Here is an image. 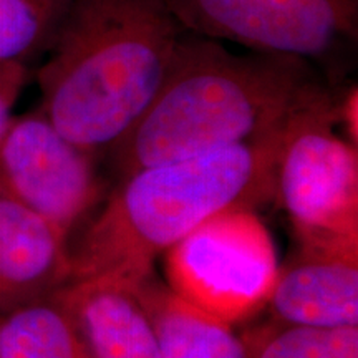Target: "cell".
Segmentation results:
<instances>
[{
  "label": "cell",
  "mask_w": 358,
  "mask_h": 358,
  "mask_svg": "<svg viewBox=\"0 0 358 358\" xmlns=\"http://www.w3.org/2000/svg\"><path fill=\"white\" fill-rule=\"evenodd\" d=\"M325 82L308 62L282 53L234 55L185 32L158 95L110 153L118 171L192 158L261 140Z\"/></svg>",
  "instance_id": "6da1fadb"
},
{
  "label": "cell",
  "mask_w": 358,
  "mask_h": 358,
  "mask_svg": "<svg viewBox=\"0 0 358 358\" xmlns=\"http://www.w3.org/2000/svg\"><path fill=\"white\" fill-rule=\"evenodd\" d=\"M185 32L166 0H71L38 71L40 111L82 150L110 151L158 95Z\"/></svg>",
  "instance_id": "7a4b0ae2"
},
{
  "label": "cell",
  "mask_w": 358,
  "mask_h": 358,
  "mask_svg": "<svg viewBox=\"0 0 358 358\" xmlns=\"http://www.w3.org/2000/svg\"><path fill=\"white\" fill-rule=\"evenodd\" d=\"M279 133L127 174L69 237V282L100 277L131 287L209 217L271 201Z\"/></svg>",
  "instance_id": "3957f363"
},
{
  "label": "cell",
  "mask_w": 358,
  "mask_h": 358,
  "mask_svg": "<svg viewBox=\"0 0 358 358\" xmlns=\"http://www.w3.org/2000/svg\"><path fill=\"white\" fill-rule=\"evenodd\" d=\"M337 127L325 83L280 127L274 196L301 248L358 252V153Z\"/></svg>",
  "instance_id": "277c9868"
},
{
  "label": "cell",
  "mask_w": 358,
  "mask_h": 358,
  "mask_svg": "<svg viewBox=\"0 0 358 358\" xmlns=\"http://www.w3.org/2000/svg\"><path fill=\"white\" fill-rule=\"evenodd\" d=\"M186 32L322 66L330 85L357 50L358 0H166Z\"/></svg>",
  "instance_id": "5b68a950"
},
{
  "label": "cell",
  "mask_w": 358,
  "mask_h": 358,
  "mask_svg": "<svg viewBox=\"0 0 358 358\" xmlns=\"http://www.w3.org/2000/svg\"><path fill=\"white\" fill-rule=\"evenodd\" d=\"M164 254L169 287L231 325L267 306L279 274L271 232L250 208L209 217Z\"/></svg>",
  "instance_id": "8992f818"
},
{
  "label": "cell",
  "mask_w": 358,
  "mask_h": 358,
  "mask_svg": "<svg viewBox=\"0 0 358 358\" xmlns=\"http://www.w3.org/2000/svg\"><path fill=\"white\" fill-rule=\"evenodd\" d=\"M95 158L37 111L12 120L0 146V182L69 241L101 201Z\"/></svg>",
  "instance_id": "52a82bcc"
},
{
  "label": "cell",
  "mask_w": 358,
  "mask_h": 358,
  "mask_svg": "<svg viewBox=\"0 0 358 358\" xmlns=\"http://www.w3.org/2000/svg\"><path fill=\"white\" fill-rule=\"evenodd\" d=\"M266 307L285 324L358 325V252L301 248L279 267Z\"/></svg>",
  "instance_id": "ba28073f"
},
{
  "label": "cell",
  "mask_w": 358,
  "mask_h": 358,
  "mask_svg": "<svg viewBox=\"0 0 358 358\" xmlns=\"http://www.w3.org/2000/svg\"><path fill=\"white\" fill-rule=\"evenodd\" d=\"M69 279V241L0 182V285L6 310L50 297Z\"/></svg>",
  "instance_id": "9c48e42d"
},
{
  "label": "cell",
  "mask_w": 358,
  "mask_h": 358,
  "mask_svg": "<svg viewBox=\"0 0 358 358\" xmlns=\"http://www.w3.org/2000/svg\"><path fill=\"white\" fill-rule=\"evenodd\" d=\"M52 295L78 327L90 358H161L150 320L129 285L80 279Z\"/></svg>",
  "instance_id": "30bf717a"
},
{
  "label": "cell",
  "mask_w": 358,
  "mask_h": 358,
  "mask_svg": "<svg viewBox=\"0 0 358 358\" xmlns=\"http://www.w3.org/2000/svg\"><path fill=\"white\" fill-rule=\"evenodd\" d=\"M131 289L150 320L161 358H245L243 338L231 324L186 301L155 272Z\"/></svg>",
  "instance_id": "8fae6325"
},
{
  "label": "cell",
  "mask_w": 358,
  "mask_h": 358,
  "mask_svg": "<svg viewBox=\"0 0 358 358\" xmlns=\"http://www.w3.org/2000/svg\"><path fill=\"white\" fill-rule=\"evenodd\" d=\"M0 358H90L78 327L53 295L0 312Z\"/></svg>",
  "instance_id": "7c38bea8"
},
{
  "label": "cell",
  "mask_w": 358,
  "mask_h": 358,
  "mask_svg": "<svg viewBox=\"0 0 358 358\" xmlns=\"http://www.w3.org/2000/svg\"><path fill=\"white\" fill-rule=\"evenodd\" d=\"M245 358H358V325L313 327L268 322L245 332Z\"/></svg>",
  "instance_id": "4fadbf2b"
},
{
  "label": "cell",
  "mask_w": 358,
  "mask_h": 358,
  "mask_svg": "<svg viewBox=\"0 0 358 358\" xmlns=\"http://www.w3.org/2000/svg\"><path fill=\"white\" fill-rule=\"evenodd\" d=\"M71 0H0V62H22L53 38Z\"/></svg>",
  "instance_id": "5bb4252c"
},
{
  "label": "cell",
  "mask_w": 358,
  "mask_h": 358,
  "mask_svg": "<svg viewBox=\"0 0 358 358\" xmlns=\"http://www.w3.org/2000/svg\"><path fill=\"white\" fill-rule=\"evenodd\" d=\"M27 71L19 62H0V93L15 101L25 83Z\"/></svg>",
  "instance_id": "9a60e30c"
},
{
  "label": "cell",
  "mask_w": 358,
  "mask_h": 358,
  "mask_svg": "<svg viewBox=\"0 0 358 358\" xmlns=\"http://www.w3.org/2000/svg\"><path fill=\"white\" fill-rule=\"evenodd\" d=\"M12 105H13V100L0 93V146H2L3 138H6L8 128H10L12 124V120H13L10 115Z\"/></svg>",
  "instance_id": "2e32d148"
},
{
  "label": "cell",
  "mask_w": 358,
  "mask_h": 358,
  "mask_svg": "<svg viewBox=\"0 0 358 358\" xmlns=\"http://www.w3.org/2000/svg\"><path fill=\"white\" fill-rule=\"evenodd\" d=\"M6 310V299H3V292H2V285H0V312Z\"/></svg>",
  "instance_id": "e0dca14e"
}]
</instances>
